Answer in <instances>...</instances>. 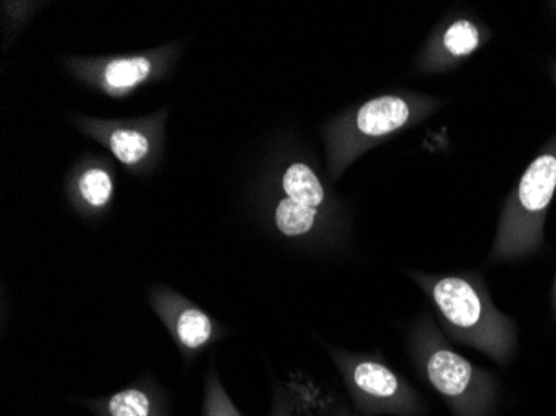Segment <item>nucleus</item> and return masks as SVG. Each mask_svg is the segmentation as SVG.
<instances>
[{"mask_svg":"<svg viewBox=\"0 0 556 416\" xmlns=\"http://www.w3.org/2000/svg\"><path fill=\"white\" fill-rule=\"evenodd\" d=\"M71 118L84 136L108 149L125 168L146 172L157 162L167 112L137 121H104L83 115H71Z\"/></svg>","mask_w":556,"mask_h":416,"instance_id":"obj_7","label":"nucleus"},{"mask_svg":"<svg viewBox=\"0 0 556 416\" xmlns=\"http://www.w3.org/2000/svg\"><path fill=\"white\" fill-rule=\"evenodd\" d=\"M180 50V43H167L140 54L64 58L62 65L75 80L112 99H125L140 87L165 77L174 68Z\"/></svg>","mask_w":556,"mask_h":416,"instance_id":"obj_6","label":"nucleus"},{"mask_svg":"<svg viewBox=\"0 0 556 416\" xmlns=\"http://www.w3.org/2000/svg\"><path fill=\"white\" fill-rule=\"evenodd\" d=\"M342 375L353 405L364 415L421 416L417 390L378 355H364L324 343Z\"/></svg>","mask_w":556,"mask_h":416,"instance_id":"obj_5","label":"nucleus"},{"mask_svg":"<svg viewBox=\"0 0 556 416\" xmlns=\"http://www.w3.org/2000/svg\"><path fill=\"white\" fill-rule=\"evenodd\" d=\"M321 211L302 206L286 196L274 206V225L280 236L290 240L305 239L317 230Z\"/></svg>","mask_w":556,"mask_h":416,"instance_id":"obj_13","label":"nucleus"},{"mask_svg":"<svg viewBox=\"0 0 556 416\" xmlns=\"http://www.w3.org/2000/svg\"><path fill=\"white\" fill-rule=\"evenodd\" d=\"M552 9H553V12H555V14H556V2H553Z\"/></svg>","mask_w":556,"mask_h":416,"instance_id":"obj_19","label":"nucleus"},{"mask_svg":"<svg viewBox=\"0 0 556 416\" xmlns=\"http://www.w3.org/2000/svg\"><path fill=\"white\" fill-rule=\"evenodd\" d=\"M270 416H293V402L280 381H275Z\"/></svg>","mask_w":556,"mask_h":416,"instance_id":"obj_15","label":"nucleus"},{"mask_svg":"<svg viewBox=\"0 0 556 416\" xmlns=\"http://www.w3.org/2000/svg\"><path fill=\"white\" fill-rule=\"evenodd\" d=\"M318 416H357V415H353V413H350L349 409H346V408H342V406H333V408H330V406H328L327 403L321 402L320 413H318Z\"/></svg>","mask_w":556,"mask_h":416,"instance_id":"obj_16","label":"nucleus"},{"mask_svg":"<svg viewBox=\"0 0 556 416\" xmlns=\"http://www.w3.org/2000/svg\"><path fill=\"white\" fill-rule=\"evenodd\" d=\"M439 102L432 97L387 93L337 117L324 133L328 175L339 180L343 172L378 142L432 114Z\"/></svg>","mask_w":556,"mask_h":416,"instance_id":"obj_4","label":"nucleus"},{"mask_svg":"<svg viewBox=\"0 0 556 416\" xmlns=\"http://www.w3.org/2000/svg\"><path fill=\"white\" fill-rule=\"evenodd\" d=\"M490 37L492 33L480 22L467 17L450 22L445 29L428 43L421 59V68L427 72L446 71L457 62L473 55Z\"/></svg>","mask_w":556,"mask_h":416,"instance_id":"obj_9","label":"nucleus"},{"mask_svg":"<svg viewBox=\"0 0 556 416\" xmlns=\"http://www.w3.org/2000/svg\"><path fill=\"white\" fill-rule=\"evenodd\" d=\"M149 303L187 362L195 360L227 335L224 325L207 312L164 285L149 290Z\"/></svg>","mask_w":556,"mask_h":416,"instance_id":"obj_8","label":"nucleus"},{"mask_svg":"<svg viewBox=\"0 0 556 416\" xmlns=\"http://www.w3.org/2000/svg\"><path fill=\"white\" fill-rule=\"evenodd\" d=\"M287 199L302 206L324 211L327 205V190L317 172L305 162H292L283 172L280 180Z\"/></svg>","mask_w":556,"mask_h":416,"instance_id":"obj_12","label":"nucleus"},{"mask_svg":"<svg viewBox=\"0 0 556 416\" xmlns=\"http://www.w3.org/2000/svg\"><path fill=\"white\" fill-rule=\"evenodd\" d=\"M80 403L97 416H170L164 390L150 377H142L112 395Z\"/></svg>","mask_w":556,"mask_h":416,"instance_id":"obj_10","label":"nucleus"},{"mask_svg":"<svg viewBox=\"0 0 556 416\" xmlns=\"http://www.w3.org/2000/svg\"><path fill=\"white\" fill-rule=\"evenodd\" d=\"M410 353L420 377L445 400L453 416H492L498 403L495 375L455 352L432 317L418 318Z\"/></svg>","mask_w":556,"mask_h":416,"instance_id":"obj_2","label":"nucleus"},{"mask_svg":"<svg viewBox=\"0 0 556 416\" xmlns=\"http://www.w3.org/2000/svg\"><path fill=\"white\" fill-rule=\"evenodd\" d=\"M552 79L556 84V62L552 65Z\"/></svg>","mask_w":556,"mask_h":416,"instance_id":"obj_18","label":"nucleus"},{"mask_svg":"<svg viewBox=\"0 0 556 416\" xmlns=\"http://www.w3.org/2000/svg\"><path fill=\"white\" fill-rule=\"evenodd\" d=\"M556 193V134L528 164L503 203L490 262L505 264L535 255L545 243V222Z\"/></svg>","mask_w":556,"mask_h":416,"instance_id":"obj_3","label":"nucleus"},{"mask_svg":"<svg viewBox=\"0 0 556 416\" xmlns=\"http://www.w3.org/2000/svg\"><path fill=\"white\" fill-rule=\"evenodd\" d=\"M202 416H242L220 383L217 370L211 368L205 378L204 413Z\"/></svg>","mask_w":556,"mask_h":416,"instance_id":"obj_14","label":"nucleus"},{"mask_svg":"<svg viewBox=\"0 0 556 416\" xmlns=\"http://www.w3.org/2000/svg\"><path fill=\"white\" fill-rule=\"evenodd\" d=\"M72 192L79 206L90 214H99L105 211L114 199V177L104 165H84L72 178Z\"/></svg>","mask_w":556,"mask_h":416,"instance_id":"obj_11","label":"nucleus"},{"mask_svg":"<svg viewBox=\"0 0 556 416\" xmlns=\"http://www.w3.org/2000/svg\"><path fill=\"white\" fill-rule=\"evenodd\" d=\"M410 275L435 306L453 342L473 346L507 367L517 350L518 327L496 308L480 275Z\"/></svg>","mask_w":556,"mask_h":416,"instance_id":"obj_1","label":"nucleus"},{"mask_svg":"<svg viewBox=\"0 0 556 416\" xmlns=\"http://www.w3.org/2000/svg\"><path fill=\"white\" fill-rule=\"evenodd\" d=\"M552 312H553V317H555V320H556V275H555V280H553V287H552Z\"/></svg>","mask_w":556,"mask_h":416,"instance_id":"obj_17","label":"nucleus"}]
</instances>
